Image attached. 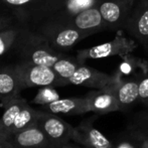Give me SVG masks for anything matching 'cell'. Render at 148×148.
Segmentation results:
<instances>
[{
  "mask_svg": "<svg viewBox=\"0 0 148 148\" xmlns=\"http://www.w3.org/2000/svg\"><path fill=\"white\" fill-rule=\"evenodd\" d=\"M22 89L33 87L64 86L66 81L60 79L51 66H38L27 60L14 64Z\"/></svg>",
  "mask_w": 148,
  "mask_h": 148,
  "instance_id": "cell-1",
  "label": "cell"
},
{
  "mask_svg": "<svg viewBox=\"0 0 148 148\" xmlns=\"http://www.w3.org/2000/svg\"><path fill=\"white\" fill-rule=\"evenodd\" d=\"M35 124L49 137L53 147L66 144L73 140L75 127L59 117L57 114L38 110Z\"/></svg>",
  "mask_w": 148,
  "mask_h": 148,
  "instance_id": "cell-2",
  "label": "cell"
},
{
  "mask_svg": "<svg viewBox=\"0 0 148 148\" xmlns=\"http://www.w3.org/2000/svg\"><path fill=\"white\" fill-rule=\"evenodd\" d=\"M95 118L92 117L75 127L73 141L88 148H112L111 141L93 125Z\"/></svg>",
  "mask_w": 148,
  "mask_h": 148,
  "instance_id": "cell-3",
  "label": "cell"
},
{
  "mask_svg": "<svg viewBox=\"0 0 148 148\" xmlns=\"http://www.w3.org/2000/svg\"><path fill=\"white\" fill-rule=\"evenodd\" d=\"M8 138L14 148H53L49 137L36 124L13 133Z\"/></svg>",
  "mask_w": 148,
  "mask_h": 148,
  "instance_id": "cell-4",
  "label": "cell"
},
{
  "mask_svg": "<svg viewBox=\"0 0 148 148\" xmlns=\"http://www.w3.org/2000/svg\"><path fill=\"white\" fill-rule=\"evenodd\" d=\"M86 98L88 100L90 112L97 115H103L120 110L114 88L107 87L100 91L90 92Z\"/></svg>",
  "mask_w": 148,
  "mask_h": 148,
  "instance_id": "cell-5",
  "label": "cell"
},
{
  "mask_svg": "<svg viewBox=\"0 0 148 148\" xmlns=\"http://www.w3.org/2000/svg\"><path fill=\"white\" fill-rule=\"evenodd\" d=\"M41 110L53 114L64 115H82L90 112L88 100L84 98H66L53 101L47 105L41 106Z\"/></svg>",
  "mask_w": 148,
  "mask_h": 148,
  "instance_id": "cell-6",
  "label": "cell"
},
{
  "mask_svg": "<svg viewBox=\"0 0 148 148\" xmlns=\"http://www.w3.org/2000/svg\"><path fill=\"white\" fill-rule=\"evenodd\" d=\"M22 90L14 66L0 69V101L3 105L10 100L19 97Z\"/></svg>",
  "mask_w": 148,
  "mask_h": 148,
  "instance_id": "cell-7",
  "label": "cell"
},
{
  "mask_svg": "<svg viewBox=\"0 0 148 148\" xmlns=\"http://www.w3.org/2000/svg\"><path fill=\"white\" fill-rule=\"evenodd\" d=\"M68 84L93 87L101 90L107 88L108 85L110 84V78L101 73L95 72L87 66H78L76 72L68 80Z\"/></svg>",
  "mask_w": 148,
  "mask_h": 148,
  "instance_id": "cell-8",
  "label": "cell"
},
{
  "mask_svg": "<svg viewBox=\"0 0 148 148\" xmlns=\"http://www.w3.org/2000/svg\"><path fill=\"white\" fill-rule=\"evenodd\" d=\"M26 59L25 60L30 62L32 64H38V66H51L60 60V57L55 53L49 47L42 45H30L26 47Z\"/></svg>",
  "mask_w": 148,
  "mask_h": 148,
  "instance_id": "cell-9",
  "label": "cell"
},
{
  "mask_svg": "<svg viewBox=\"0 0 148 148\" xmlns=\"http://www.w3.org/2000/svg\"><path fill=\"white\" fill-rule=\"evenodd\" d=\"M26 103H27V101L25 99L16 97L14 99L10 100L8 103L4 104V112L0 119H1L4 133L7 137H9L10 130H11L12 125H13L16 117H17V115L19 114V112L21 111V109Z\"/></svg>",
  "mask_w": 148,
  "mask_h": 148,
  "instance_id": "cell-10",
  "label": "cell"
},
{
  "mask_svg": "<svg viewBox=\"0 0 148 148\" xmlns=\"http://www.w3.org/2000/svg\"><path fill=\"white\" fill-rule=\"evenodd\" d=\"M120 110L127 109L139 98V85L134 82H128L121 85L115 90Z\"/></svg>",
  "mask_w": 148,
  "mask_h": 148,
  "instance_id": "cell-11",
  "label": "cell"
},
{
  "mask_svg": "<svg viewBox=\"0 0 148 148\" xmlns=\"http://www.w3.org/2000/svg\"><path fill=\"white\" fill-rule=\"evenodd\" d=\"M37 115H38V110L34 109L29 105L28 103H26L23 106V108L21 109V111L19 112V114L17 115L15 121H14L12 128L10 130V134H13L15 132L25 129L27 127L31 126V125L36 123Z\"/></svg>",
  "mask_w": 148,
  "mask_h": 148,
  "instance_id": "cell-12",
  "label": "cell"
},
{
  "mask_svg": "<svg viewBox=\"0 0 148 148\" xmlns=\"http://www.w3.org/2000/svg\"><path fill=\"white\" fill-rule=\"evenodd\" d=\"M102 14L98 9L88 8L81 11L75 18V24L80 29H89L100 25L102 21Z\"/></svg>",
  "mask_w": 148,
  "mask_h": 148,
  "instance_id": "cell-13",
  "label": "cell"
},
{
  "mask_svg": "<svg viewBox=\"0 0 148 148\" xmlns=\"http://www.w3.org/2000/svg\"><path fill=\"white\" fill-rule=\"evenodd\" d=\"M59 99H60L59 93L51 86L40 87V89L38 90L35 97L32 99L31 103L35 104V105L45 106L53 101H57Z\"/></svg>",
  "mask_w": 148,
  "mask_h": 148,
  "instance_id": "cell-14",
  "label": "cell"
},
{
  "mask_svg": "<svg viewBox=\"0 0 148 148\" xmlns=\"http://www.w3.org/2000/svg\"><path fill=\"white\" fill-rule=\"evenodd\" d=\"M53 69L57 73L58 76L64 81H66V83L68 84V80L76 72V70L78 69V66L75 62H71V60L60 59L53 66Z\"/></svg>",
  "mask_w": 148,
  "mask_h": 148,
  "instance_id": "cell-15",
  "label": "cell"
},
{
  "mask_svg": "<svg viewBox=\"0 0 148 148\" xmlns=\"http://www.w3.org/2000/svg\"><path fill=\"white\" fill-rule=\"evenodd\" d=\"M80 34L75 29H64L58 33L56 36V43L60 47H72L75 42L79 39Z\"/></svg>",
  "mask_w": 148,
  "mask_h": 148,
  "instance_id": "cell-16",
  "label": "cell"
},
{
  "mask_svg": "<svg viewBox=\"0 0 148 148\" xmlns=\"http://www.w3.org/2000/svg\"><path fill=\"white\" fill-rule=\"evenodd\" d=\"M17 37V30L6 29L0 31V56L6 53L10 49Z\"/></svg>",
  "mask_w": 148,
  "mask_h": 148,
  "instance_id": "cell-17",
  "label": "cell"
},
{
  "mask_svg": "<svg viewBox=\"0 0 148 148\" xmlns=\"http://www.w3.org/2000/svg\"><path fill=\"white\" fill-rule=\"evenodd\" d=\"M102 17L109 22H115L120 17V8L113 2H106L100 7Z\"/></svg>",
  "mask_w": 148,
  "mask_h": 148,
  "instance_id": "cell-18",
  "label": "cell"
},
{
  "mask_svg": "<svg viewBox=\"0 0 148 148\" xmlns=\"http://www.w3.org/2000/svg\"><path fill=\"white\" fill-rule=\"evenodd\" d=\"M112 51H113L112 45L110 43H106V45H102L91 49L88 51V57L91 59H102V58L108 57L112 53Z\"/></svg>",
  "mask_w": 148,
  "mask_h": 148,
  "instance_id": "cell-19",
  "label": "cell"
},
{
  "mask_svg": "<svg viewBox=\"0 0 148 148\" xmlns=\"http://www.w3.org/2000/svg\"><path fill=\"white\" fill-rule=\"evenodd\" d=\"M134 140L136 141L138 148H148V133L142 130L137 131L134 134Z\"/></svg>",
  "mask_w": 148,
  "mask_h": 148,
  "instance_id": "cell-20",
  "label": "cell"
},
{
  "mask_svg": "<svg viewBox=\"0 0 148 148\" xmlns=\"http://www.w3.org/2000/svg\"><path fill=\"white\" fill-rule=\"evenodd\" d=\"M139 98L148 103V78L142 80L139 84Z\"/></svg>",
  "mask_w": 148,
  "mask_h": 148,
  "instance_id": "cell-21",
  "label": "cell"
},
{
  "mask_svg": "<svg viewBox=\"0 0 148 148\" xmlns=\"http://www.w3.org/2000/svg\"><path fill=\"white\" fill-rule=\"evenodd\" d=\"M138 29L141 34L147 35L148 34V11L145 12L138 22Z\"/></svg>",
  "mask_w": 148,
  "mask_h": 148,
  "instance_id": "cell-22",
  "label": "cell"
},
{
  "mask_svg": "<svg viewBox=\"0 0 148 148\" xmlns=\"http://www.w3.org/2000/svg\"><path fill=\"white\" fill-rule=\"evenodd\" d=\"M115 148H138V145L135 140L134 142H132V141H121L116 145Z\"/></svg>",
  "mask_w": 148,
  "mask_h": 148,
  "instance_id": "cell-23",
  "label": "cell"
},
{
  "mask_svg": "<svg viewBox=\"0 0 148 148\" xmlns=\"http://www.w3.org/2000/svg\"><path fill=\"white\" fill-rule=\"evenodd\" d=\"M0 148H14L7 137H0Z\"/></svg>",
  "mask_w": 148,
  "mask_h": 148,
  "instance_id": "cell-24",
  "label": "cell"
},
{
  "mask_svg": "<svg viewBox=\"0 0 148 148\" xmlns=\"http://www.w3.org/2000/svg\"><path fill=\"white\" fill-rule=\"evenodd\" d=\"M91 0H73V3L75 4V7L76 8H83L87 7L90 4Z\"/></svg>",
  "mask_w": 148,
  "mask_h": 148,
  "instance_id": "cell-25",
  "label": "cell"
},
{
  "mask_svg": "<svg viewBox=\"0 0 148 148\" xmlns=\"http://www.w3.org/2000/svg\"><path fill=\"white\" fill-rule=\"evenodd\" d=\"M3 1L10 5H23V4L29 3L32 0H3Z\"/></svg>",
  "mask_w": 148,
  "mask_h": 148,
  "instance_id": "cell-26",
  "label": "cell"
},
{
  "mask_svg": "<svg viewBox=\"0 0 148 148\" xmlns=\"http://www.w3.org/2000/svg\"><path fill=\"white\" fill-rule=\"evenodd\" d=\"M53 148H85V147L84 146L83 147L74 146V145H71L70 142H69V143H66V144H62V145H60V146H56V147H53Z\"/></svg>",
  "mask_w": 148,
  "mask_h": 148,
  "instance_id": "cell-27",
  "label": "cell"
},
{
  "mask_svg": "<svg viewBox=\"0 0 148 148\" xmlns=\"http://www.w3.org/2000/svg\"><path fill=\"white\" fill-rule=\"evenodd\" d=\"M0 137H7L4 133V130H3V126H2V123H1V119H0ZM8 138V137H7Z\"/></svg>",
  "mask_w": 148,
  "mask_h": 148,
  "instance_id": "cell-28",
  "label": "cell"
},
{
  "mask_svg": "<svg viewBox=\"0 0 148 148\" xmlns=\"http://www.w3.org/2000/svg\"><path fill=\"white\" fill-rule=\"evenodd\" d=\"M5 24H6V21L5 20H3V19H0V29H2V28L5 26Z\"/></svg>",
  "mask_w": 148,
  "mask_h": 148,
  "instance_id": "cell-29",
  "label": "cell"
},
{
  "mask_svg": "<svg viewBox=\"0 0 148 148\" xmlns=\"http://www.w3.org/2000/svg\"><path fill=\"white\" fill-rule=\"evenodd\" d=\"M141 130L144 131V132H147L148 133V125H147V130H146V129H141Z\"/></svg>",
  "mask_w": 148,
  "mask_h": 148,
  "instance_id": "cell-30",
  "label": "cell"
},
{
  "mask_svg": "<svg viewBox=\"0 0 148 148\" xmlns=\"http://www.w3.org/2000/svg\"><path fill=\"white\" fill-rule=\"evenodd\" d=\"M85 148H88V147H85ZM112 148H115V147H112Z\"/></svg>",
  "mask_w": 148,
  "mask_h": 148,
  "instance_id": "cell-31",
  "label": "cell"
}]
</instances>
